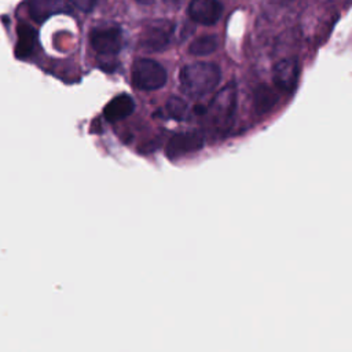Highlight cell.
<instances>
[{
  "instance_id": "1",
  "label": "cell",
  "mask_w": 352,
  "mask_h": 352,
  "mask_svg": "<svg viewBox=\"0 0 352 352\" xmlns=\"http://www.w3.org/2000/svg\"><path fill=\"white\" fill-rule=\"evenodd\" d=\"M221 80L217 65L210 62H194L186 65L179 74L180 88L190 98H202L214 91Z\"/></svg>"
},
{
  "instance_id": "11",
  "label": "cell",
  "mask_w": 352,
  "mask_h": 352,
  "mask_svg": "<svg viewBox=\"0 0 352 352\" xmlns=\"http://www.w3.org/2000/svg\"><path fill=\"white\" fill-rule=\"evenodd\" d=\"M28 10L33 21L43 23L51 15L63 11V4L60 0H29Z\"/></svg>"
},
{
  "instance_id": "12",
  "label": "cell",
  "mask_w": 352,
  "mask_h": 352,
  "mask_svg": "<svg viewBox=\"0 0 352 352\" xmlns=\"http://www.w3.org/2000/svg\"><path fill=\"white\" fill-rule=\"evenodd\" d=\"M278 100V95L267 85H258L253 94V103L256 110L263 114L271 110Z\"/></svg>"
},
{
  "instance_id": "10",
  "label": "cell",
  "mask_w": 352,
  "mask_h": 352,
  "mask_svg": "<svg viewBox=\"0 0 352 352\" xmlns=\"http://www.w3.org/2000/svg\"><path fill=\"white\" fill-rule=\"evenodd\" d=\"M16 45H15V55L19 59L29 58L37 47V33L36 30L28 23H19L16 28Z\"/></svg>"
},
{
  "instance_id": "13",
  "label": "cell",
  "mask_w": 352,
  "mask_h": 352,
  "mask_svg": "<svg viewBox=\"0 0 352 352\" xmlns=\"http://www.w3.org/2000/svg\"><path fill=\"white\" fill-rule=\"evenodd\" d=\"M216 48H217V38L212 34H208V36H201L195 38L190 44L188 52L195 56H205L214 52Z\"/></svg>"
},
{
  "instance_id": "3",
  "label": "cell",
  "mask_w": 352,
  "mask_h": 352,
  "mask_svg": "<svg viewBox=\"0 0 352 352\" xmlns=\"http://www.w3.org/2000/svg\"><path fill=\"white\" fill-rule=\"evenodd\" d=\"M132 84L142 91H155L165 85L166 82V70L158 62L140 58L136 59L131 70Z\"/></svg>"
},
{
  "instance_id": "14",
  "label": "cell",
  "mask_w": 352,
  "mask_h": 352,
  "mask_svg": "<svg viewBox=\"0 0 352 352\" xmlns=\"http://www.w3.org/2000/svg\"><path fill=\"white\" fill-rule=\"evenodd\" d=\"M166 113L170 118L176 120V121H183L187 117L188 113V104L184 99L179 98V96H170L166 102Z\"/></svg>"
},
{
  "instance_id": "9",
  "label": "cell",
  "mask_w": 352,
  "mask_h": 352,
  "mask_svg": "<svg viewBox=\"0 0 352 352\" xmlns=\"http://www.w3.org/2000/svg\"><path fill=\"white\" fill-rule=\"evenodd\" d=\"M135 110V102L131 95L121 94L114 96L103 109V116L107 121L116 122L126 118Z\"/></svg>"
},
{
  "instance_id": "18",
  "label": "cell",
  "mask_w": 352,
  "mask_h": 352,
  "mask_svg": "<svg viewBox=\"0 0 352 352\" xmlns=\"http://www.w3.org/2000/svg\"><path fill=\"white\" fill-rule=\"evenodd\" d=\"M139 4H143V6H147V4H151L154 0H136Z\"/></svg>"
},
{
  "instance_id": "16",
  "label": "cell",
  "mask_w": 352,
  "mask_h": 352,
  "mask_svg": "<svg viewBox=\"0 0 352 352\" xmlns=\"http://www.w3.org/2000/svg\"><path fill=\"white\" fill-rule=\"evenodd\" d=\"M205 111H206V106H204V104H197V106H194V113H195V114L202 116V114H205Z\"/></svg>"
},
{
  "instance_id": "2",
  "label": "cell",
  "mask_w": 352,
  "mask_h": 352,
  "mask_svg": "<svg viewBox=\"0 0 352 352\" xmlns=\"http://www.w3.org/2000/svg\"><path fill=\"white\" fill-rule=\"evenodd\" d=\"M236 110V87L234 82H228L221 88L209 106H206L205 114L209 116V121L220 131H227L234 120Z\"/></svg>"
},
{
  "instance_id": "15",
  "label": "cell",
  "mask_w": 352,
  "mask_h": 352,
  "mask_svg": "<svg viewBox=\"0 0 352 352\" xmlns=\"http://www.w3.org/2000/svg\"><path fill=\"white\" fill-rule=\"evenodd\" d=\"M73 7L78 8L80 11H84V12H89L92 11V8L95 7L96 4V0H67Z\"/></svg>"
},
{
  "instance_id": "17",
  "label": "cell",
  "mask_w": 352,
  "mask_h": 352,
  "mask_svg": "<svg viewBox=\"0 0 352 352\" xmlns=\"http://www.w3.org/2000/svg\"><path fill=\"white\" fill-rule=\"evenodd\" d=\"M168 6H172V7H177L183 0H164Z\"/></svg>"
},
{
  "instance_id": "8",
  "label": "cell",
  "mask_w": 352,
  "mask_h": 352,
  "mask_svg": "<svg viewBox=\"0 0 352 352\" xmlns=\"http://www.w3.org/2000/svg\"><path fill=\"white\" fill-rule=\"evenodd\" d=\"M221 12L223 7L217 0H191L188 6L190 18L201 25H214Z\"/></svg>"
},
{
  "instance_id": "5",
  "label": "cell",
  "mask_w": 352,
  "mask_h": 352,
  "mask_svg": "<svg viewBox=\"0 0 352 352\" xmlns=\"http://www.w3.org/2000/svg\"><path fill=\"white\" fill-rule=\"evenodd\" d=\"M172 36V26L166 22H154L148 25L142 36H140V47L148 52L164 51L169 43Z\"/></svg>"
},
{
  "instance_id": "6",
  "label": "cell",
  "mask_w": 352,
  "mask_h": 352,
  "mask_svg": "<svg viewBox=\"0 0 352 352\" xmlns=\"http://www.w3.org/2000/svg\"><path fill=\"white\" fill-rule=\"evenodd\" d=\"M300 77V66L296 59L287 58L278 62L274 67L272 80L278 89L283 92H293L297 87Z\"/></svg>"
},
{
  "instance_id": "4",
  "label": "cell",
  "mask_w": 352,
  "mask_h": 352,
  "mask_svg": "<svg viewBox=\"0 0 352 352\" xmlns=\"http://www.w3.org/2000/svg\"><path fill=\"white\" fill-rule=\"evenodd\" d=\"M204 146V135L199 131H186L175 133L166 147L165 154L170 160H176L188 153H195Z\"/></svg>"
},
{
  "instance_id": "7",
  "label": "cell",
  "mask_w": 352,
  "mask_h": 352,
  "mask_svg": "<svg viewBox=\"0 0 352 352\" xmlns=\"http://www.w3.org/2000/svg\"><path fill=\"white\" fill-rule=\"evenodd\" d=\"M89 38L92 48L102 55H116L122 45L121 32L117 28L96 29L91 33Z\"/></svg>"
}]
</instances>
